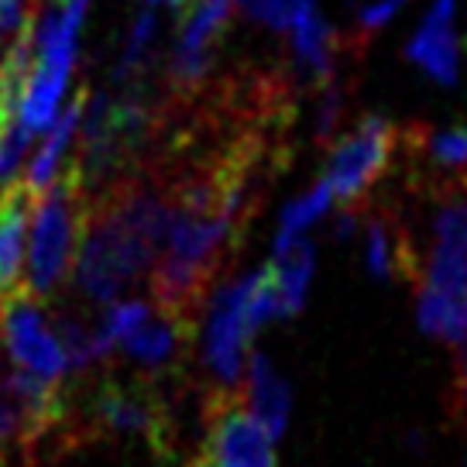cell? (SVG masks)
Wrapping results in <instances>:
<instances>
[{
    "instance_id": "obj_1",
    "label": "cell",
    "mask_w": 467,
    "mask_h": 467,
    "mask_svg": "<svg viewBox=\"0 0 467 467\" xmlns=\"http://www.w3.org/2000/svg\"><path fill=\"white\" fill-rule=\"evenodd\" d=\"M172 223V179H120L93 192L76 251V285L93 303H114L148 272Z\"/></svg>"
},
{
    "instance_id": "obj_2",
    "label": "cell",
    "mask_w": 467,
    "mask_h": 467,
    "mask_svg": "<svg viewBox=\"0 0 467 467\" xmlns=\"http://www.w3.org/2000/svg\"><path fill=\"white\" fill-rule=\"evenodd\" d=\"M120 440L145 443L151 457L172 461V409L161 379H100L83 392L79 406L69 395V451Z\"/></svg>"
},
{
    "instance_id": "obj_3",
    "label": "cell",
    "mask_w": 467,
    "mask_h": 467,
    "mask_svg": "<svg viewBox=\"0 0 467 467\" xmlns=\"http://www.w3.org/2000/svg\"><path fill=\"white\" fill-rule=\"evenodd\" d=\"M89 190L83 182L79 165H66L52 179V186L38 192L35 200V231H31V251H28V285L38 296L52 292L66 282L69 268L76 262V251L87 231L89 217Z\"/></svg>"
},
{
    "instance_id": "obj_4",
    "label": "cell",
    "mask_w": 467,
    "mask_h": 467,
    "mask_svg": "<svg viewBox=\"0 0 467 467\" xmlns=\"http://www.w3.org/2000/svg\"><path fill=\"white\" fill-rule=\"evenodd\" d=\"M399 151V128L389 117L368 114L348 138L330 148V159L323 169L320 186L344 206H361L368 192L389 172Z\"/></svg>"
},
{
    "instance_id": "obj_5",
    "label": "cell",
    "mask_w": 467,
    "mask_h": 467,
    "mask_svg": "<svg viewBox=\"0 0 467 467\" xmlns=\"http://www.w3.org/2000/svg\"><path fill=\"white\" fill-rule=\"evenodd\" d=\"M0 340L7 358L21 371H31L38 379L62 381L69 375L66 368V350L52 334V317L45 309V296L31 292L25 282L4 296L0 309Z\"/></svg>"
},
{
    "instance_id": "obj_6",
    "label": "cell",
    "mask_w": 467,
    "mask_h": 467,
    "mask_svg": "<svg viewBox=\"0 0 467 467\" xmlns=\"http://www.w3.org/2000/svg\"><path fill=\"white\" fill-rule=\"evenodd\" d=\"M203 453L217 467H278L272 433L234 389H210L203 399Z\"/></svg>"
},
{
    "instance_id": "obj_7",
    "label": "cell",
    "mask_w": 467,
    "mask_h": 467,
    "mask_svg": "<svg viewBox=\"0 0 467 467\" xmlns=\"http://www.w3.org/2000/svg\"><path fill=\"white\" fill-rule=\"evenodd\" d=\"M231 15L234 0H190L179 11V38L169 62V87L179 100H192V93L213 73Z\"/></svg>"
},
{
    "instance_id": "obj_8",
    "label": "cell",
    "mask_w": 467,
    "mask_h": 467,
    "mask_svg": "<svg viewBox=\"0 0 467 467\" xmlns=\"http://www.w3.org/2000/svg\"><path fill=\"white\" fill-rule=\"evenodd\" d=\"M251 282H254V272L237 282H227L206 313L203 365L213 375V389H237V381L244 375L248 344L254 340V330L248 323Z\"/></svg>"
},
{
    "instance_id": "obj_9",
    "label": "cell",
    "mask_w": 467,
    "mask_h": 467,
    "mask_svg": "<svg viewBox=\"0 0 467 467\" xmlns=\"http://www.w3.org/2000/svg\"><path fill=\"white\" fill-rule=\"evenodd\" d=\"M406 58L420 66L440 87L461 79V38H457V0H433L416 35L406 42Z\"/></svg>"
},
{
    "instance_id": "obj_10",
    "label": "cell",
    "mask_w": 467,
    "mask_h": 467,
    "mask_svg": "<svg viewBox=\"0 0 467 467\" xmlns=\"http://www.w3.org/2000/svg\"><path fill=\"white\" fill-rule=\"evenodd\" d=\"M365 210V206H361ZM420 251L412 244L406 220L389 206L365 210V265L371 278L395 282L406 278L409 285L420 278Z\"/></svg>"
},
{
    "instance_id": "obj_11",
    "label": "cell",
    "mask_w": 467,
    "mask_h": 467,
    "mask_svg": "<svg viewBox=\"0 0 467 467\" xmlns=\"http://www.w3.org/2000/svg\"><path fill=\"white\" fill-rule=\"evenodd\" d=\"M192 340H196V323L172 317V313H148L145 320L134 327L117 348L131 358L134 365L148 368L155 379H165L186 354H190Z\"/></svg>"
},
{
    "instance_id": "obj_12",
    "label": "cell",
    "mask_w": 467,
    "mask_h": 467,
    "mask_svg": "<svg viewBox=\"0 0 467 467\" xmlns=\"http://www.w3.org/2000/svg\"><path fill=\"white\" fill-rule=\"evenodd\" d=\"M38 192L31 190L25 179H11L0 186V296L21 285V268H25V231L35 210Z\"/></svg>"
},
{
    "instance_id": "obj_13",
    "label": "cell",
    "mask_w": 467,
    "mask_h": 467,
    "mask_svg": "<svg viewBox=\"0 0 467 467\" xmlns=\"http://www.w3.org/2000/svg\"><path fill=\"white\" fill-rule=\"evenodd\" d=\"M244 402L254 412V420L272 433V440L285 433L292 392L289 385H285V379L268 365L265 354H251L248 358V395H244Z\"/></svg>"
},
{
    "instance_id": "obj_14",
    "label": "cell",
    "mask_w": 467,
    "mask_h": 467,
    "mask_svg": "<svg viewBox=\"0 0 467 467\" xmlns=\"http://www.w3.org/2000/svg\"><path fill=\"white\" fill-rule=\"evenodd\" d=\"M313 265H317V254H313V244L296 237L289 248H282L272 254V278H275V292H278V317H296L299 309L306 306V292L309 282H313Z\"/></svg>"
},
{
    "instance_id": "obj_15",
    "label": "cell",
    "mask_w": 467,
    "mask_h": 467,
    "mask_svg": "<svg viewBox=\"0 0 467 467\" xmlns=\"http://www.w3.org/2000/svg\"><path fill=\"white\" fill-rule=\"evenodd\" d=\"M289 31H292V52H296V62H299L303 73H309L313 79H320V83L337 76V58L344 56L340 52V38H337V31L317 11L299 17Z\"/></svg>"
},
{
    "instance_id": "obj_16",
    "label": "cell",
    "mask_w": 467,
    "mask_h": 467,
    "mask_svg": "<svg viewBox=\"0 0 467 467\" xmlns=\"http://www.w3.org/2000/svg\"><path fill=\"white\" fill-rule=\"evenodd\" d=\"M87 89H79L73 100L66 103L62 110H58L56 117V128L48 131V138H45L42 151L31 159V169L28 175H25V182H28L35 192H42L52 179H56L58 172V159H62V151L69 148V141H73L76 128H79V120H83V110H87Z\"/></svg>"
},
{
    "instance_id": "obj_17",
    "label": "cell",
    "mask_w": 467,
    "mask_h": 467,
    "mask_svg": "<svg viewBox=\"0 0 467 467\" xmlns=\"http://www.w3.org/2000/svg\"><path fill=\"white\" fill-rule=\"evenodd\" d=\"M148 313H151V309H148V303H141V299L110 303V309H107L100 317V323L93 327V354H97V361H103L107 354H114L117 344L131 334Z\"/></svg>"
},
{
    "instance_id": "obj_18",
    "label": "cell",
    "mask_w": 467,
    "mask_h": 467,
    "mask_svg": "<svg viewBox=\"0 0 467 467\" xmlns=\"http://www.w3.org/2000/svg\"><path fill=\"white\" fill-rule=\"evenodd\" d=\"M330 192L317 186V190H309L306 196H299V200H292L285 210H282V217H278V234H275V251L289 248L296 237H303L306 227H313L317 220L330 210Z\"/></svg>"
},
{
    "instance_id": "obj_19",
    "label": "cell",
    "mask_w": 467,
    "mask_h": 467,
    "mask_svg": "<svg viewBox=\"0 0 467 467\" xmlns=\"http://www.w3.org/2000/svg\"><path fill=\"white\" fill-rule=\"evenodd\" d=\"M151 42H155V15L151 11H141L138 21L131 25V35H128V45L120 52V62L114 69V79L124 87V83H134L145 73L148 52H151Z\"/></svg>"
},
{
    "instance_id": "obj_20",
    "label": "cell",
    "mask_w": 467,
    "mask_h": 467,
    "mask_svg": "<svg viewBox=\"0 0 467 467\" xmlns=\"http://www.w3.org/2000/svg\"><path fill=\"white\" fill-rule=\"evenodd\" d=\"M340 114H344V87H340V76H330L323 83V97H320V107H317V141L320 145L334 141Z\"/></svg>"
},
{
    "instance_id": "obj_21",
    "label": "cell",
    "mask_w": 467,
    "mask_h": 467,
    "mask_svg": "<svg viewBox=\"0 0 467 467\" xmlns=\"http://www.w3.org/2000/svg\"><path fill=\"white\" fill-rule=\"evenodd\" d=\"M402 7H406V0H371V4H361V7L354 11V28H358L361 45H365L368 35H375V31L385 28Z\"/></svg>"
},
{
    "instance_id": "obj_22",
    "label": "cell",
    "mask_w": 467,
    "mask_h": 467,
    "mask_svg": "<svg viewBox=\"0 0 467 467\" xmlns=\"http://www.w3.org/2000/svg\"><path fill=\"white\" fill-rule=\"evenodd\" d=\"M251 21L282 31V0H234Z\"/></svg>"
},
{
    "instance_id": "obj_23",
    "label": "cell",
    "mask_w": 467,
    "mask_h": 467,
    "mask_svg": "<svg viewBox=\"0 0 467 467\" xmlns=\"http://www.w3.org/2000/svg\"><path fill=\"white\" fill-rule=\"evenodd\" d=\"M25 17H28V0H0V42L21 28Z\"/></svg>"
},
{
    "instance_id": "obj_24",
    "label": "cell",
    "mask_w": 467,
    "mask_h": 467,
    "mask_svg": "<svg viewBox=\"0 0 467 467\" xmlns=\"http://www.w3.org/2000/svg\"><path fill=\"white\" fill-rule=\"evenodd\" d=\"M309 11H317V0H282V31H289Z\"/></svg>"
},
{
    "instance_id": "obj_25",
    "label": "cell",
    "mask_w": 467,
    "mask_h": 467,
    "mask_svg": "<svg viewBox=\"0 0 467 467\" xmlns=\"http://www.w3.org/2000/svg\"><path fill=\"white\" fill-rule=\"evenodd\" d=\"M182 467H217V464H213V461H210V457H206V453L200 451L196 457H190V461H186Z\"/></svg>"
},
{
    "instance_id": "obj_26",
    "label": "cell",
    "mask_w": 467,
    "mask_h": 467,
    "mask_svg": "<svg viewBox=\"0 0 467 467\" xmlns=\"http://www.w3.org/2000/svg\"><path fill=\"white\" fill-rule=\"evenodd\" d=\"M145 4H161V0H145Z\"/></svg>"
},
{
    "instance_id": "obj_27",
    "label": "cell",
    "mask_w": 467,
    "mask_h": 467,
    "mask_svg": "<svg viewBox=\"0 0 467 467\" xmlns=\"http://www.w3.org/2000/svg\"><path fill=\"white\" fill-rule=\"evenodd\" d=\"M0 309H4V296H0Z\"/></svg>"
}]
</instances>
